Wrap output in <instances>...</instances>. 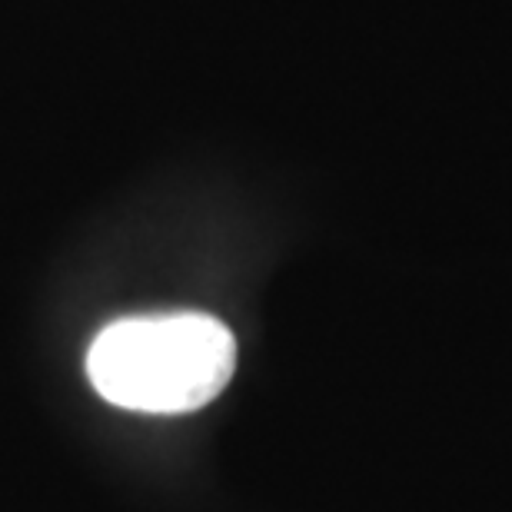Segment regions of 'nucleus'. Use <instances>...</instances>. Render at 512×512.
Returning a JSON list of instances; mask_svg holds the SVG:
<instances>
[{"mask_svg":"<svg viewBox=\"0 0 512 512\" xmlns=\"http://www.w3.org/2000/svg\"><path fill=\"white\" fill-rule=\"evenodd\" d=\"M237 370V340L210 313H150L104 326L87 350V376L107 403L180 416L213 403Z\"/></svg>","mask_w":512,"mask_h":512,"instance_id":"obj_1","label":"nucleus"}]
</instances>
